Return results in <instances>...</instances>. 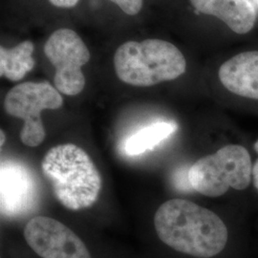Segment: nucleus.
<instances>
[{
	"label": "nucleus",
	"mask_w": 258,
	"mask_h": 258,
	"mask_svg": "<svg viewBox=\"0 0 258 258\" xmlns=\"http://www.w3.org/2000/svg\"><path fill=\"white\" fill-rule=\"evenodd\" d=\"M159 239L177 252L195 258H212L225 249L229 232L214 212L184 199L162 204L154 216Z\"/></svg>",
	"instance_id": "1"
},
{
	"label": "nucleus",
	"mask_w": 258,
	"mask_h": 258,
	"mask_svg": "<svg viewBox=\"0 0 258 258\" xmlns=\"http://www.w3.org/2000/svg\"><path fill=\"white\" fill-rule=\"evenodd\" d=\"M41 170L56 200L66 209L81 211L97 202L102 176L83 148L74 144L50 148L42 159Z\"/></svg>",
	"instance_id": "2"
},
{
	"label": "nucleus",
	"mask_w": 258,
	"mask_h": 258,
	"mask_svg": "<svg viewBox=\"0 0 258 258\" xmlns=\"http://www.w3.org/2000/svg\"><path fill=\"white\" fill-rule=\"evenodd\" d=\"M114 68L122 83L148 87L181 77L186 70V60L174 44L148 38L141 42L130 40L118 47Z\"/></svg>",
	"instance_id": "3"
},
{
	"label": "nucleus",
	"mask_w": 258,
	"mask_h": 258,
	"mask_svg": "<svg viewBox=\"0 0 258 258\" xmlns=\"http://www.w3.org/2000/svg\"><path fill=\"white\" fill-rule=\"evenodd\" d=\"M251 176L249 151L239 145H228L202 157L187 171L191 188L208 197H219L230 188L243 190L249 186Z\"/></svg>",
	"instance_id": "4"
},
{
	"label": "nucleus",
	"mask_w": 258,
	"mask_h": 258,
	"mask_svg": "<svg viewBox=\"0 0 258 258\" xmlns=\"http://www.w3.org/2000/svg\"><path fill=\"white\" fill-rule=\"evenodd\" d=\"M63 105L60 92L48 82H27L14 86L4 100L6 113L24 121L19 138L23 145L37 148L46 136L41 112L59 109Z\"/></svg>",
	"instance_id": "5"
},
{
	"label": "nucleus",
	"mask_w": 258,
	"mask_h": 258,
	"mask_svg": "<svg viewBox=\"0 0 258 258\" xmlns=\"http://www.w3.org/2000/svg\"><path fill=\"white\" fill-rule=\"evenodd\" d=\"M43 50L55 68V88L66 96L83 92L86 83L83 66L88 63L90 52L82 37L74 30L60 28L52 33Z\"/></svg>",
	"instance_id": "6"
},
{
	"label": "nucleus",
	"mask_w": 258,
	"mask_h": 258,
	"mask_svg": "<svg viewBox=\"0 0 258 258\" xmlns=\"http://www.w3.org/2000/svg\"><path fill=\"white\" fill-rule=\"evenodd\" d=\"M28 246L41 258H92L81 237L61 222L35 216L24 228Z\"/></svg>",
	"instance_id": "7"
},
{
	"label": "nucleus",
	"mask_w": 258,
	"mask_h": 258,
	"mask_svg": "<svg viewBox=\"0 0 258 258\" xmlns=\"http://www.w3.org/2000/svg\"><path fill=\"white\" fill-rule=\"evenodd\" d=\"M1 214L19 217L34 209L37 184L26 166L15 161H2L0 170Z\"/></svg>",
	"instance_id": "8"
},
{
	"label": "nucleus",
	"mask_w": 258,
	"mask_h": 258,
	"mask_svg": "<svg viewBox=\"0 0 258 258\" xmlns=\"http://www.w3.org/2000/svg\"><path fill=\"white\" fill-rule=\"evenodd\" d=\"M218 78L230 92L258 101V51L233 55L220 66Z\"/></svg>",
	"instance_id": "9"
},
{
	"label": "nucleus",
	"mask_w": 258,
	"mask_h": 258,
	"mask_svg": "<svg viewBox=\"0 0 258 258\" xmlns=\"http://www.w3.org/2000/svg\"><path fill=\"white\" fill-rule=\"evenodd\" d=\"M195 11L222 20L232 32L245 35L256 22V11L249 0H189Z\"/></svg>",
	"instance_id": "10"
},
{
	"label": "nucleus",
	"mask_w": 258,
	"mask_h": 258,
	"mask_svg": "<svg viewBox=\"0 0 258 258\" xmlns=\"http://www.w3.org/2000/svg\"><path fill=\"white\" fill-rule=\"evenodd\" d=\"M35 44L24 40L13 48L0 47V76L11 82H19L33 70Z\"/></svg>",
	"instance_id": "11"
},
{
	"label": "nucleus",
	"mask_w": 258,
	"mask_h": 258,
	"mask_svg": "<svg viewBox=\"0 0 258 258\" xmlns=\"http://www.w3.org/2000/svg\"><path fill=\"white\" fill-rule=\"evenodd\" d=\"M178 125L174 121H157L139 130L124 143V152L129 156H138L153 149L161 142L175 133Z\"/></svg>",
	"instance_id": "12"
},
{
	"label": "nucleus",
	"mask_w": 258,
	"mask_h": 258,
	"mask_svg": "<svg viewBox=\"0 0 258 258\" xmlns=\"http://www.w3.org/2000/svg\"><path fill=\"white\" fill-rule=\"evenodd\" d=\"M116 4L124 14L128 16H135L143 8V0H108Z\"/></svg>",
	"instance_id": "13"
},
{
	"label": "nucleus",
	"mask_w": 258,
	"mask_h": 258,
	"mask_svg": "<svg viewBox=\"0 0 258 258\" xmlns=\"http://www.w3.org/2000/svg\"><path fill=\"white\" fill-rule=\"evenodd\" d=\"M80 0H49V2L57 8H62V9H69L73 8Z\"/></svg>",
	"instance_id": "14"
},
{
	"label": "nucleus",
	"mask_w": 258,
	"mask_h": 258,
	"mask_svg": "<svg viewBox=\"0 0 258 258\" xmlns=\"http://www.w3.org/2000/svg\"><path fill=\"white\" fill-rule=\"evenodd\" d=\"M252 178H253L254 186L258 191V159L256 160L254 166H252Z\"/></svg>",
	"instance_id": "15"
},
{
	"label": "nucleus",
	"mask_w": 258,
	"mask_h": 258,
	"mask_svg": "<svg viewBox=\"0 0 258 258\" xmlns=\"http://www.w3.org/2000/svg\"><path fill=\"white\" fill-rule=\"evenodd\" d=\"M0 135H1V143H0V146H1V148L3 147V145H4V143H5V141H6V136H5V133H4V131L3 130H1L0 131Z\"/></svg>",
	"instance_id": "16"
},
{
	"label": "nucleus",
	"mask_w": 258,
	"mask_h": 258,
	"mask_svg": "<svg viewBox=\"0 0 258 258\" xmlns=\"http://www.w3.org/2000/svg\"><path fill=\"white\" fill-rule=\"evenodd\" d=\"M254 150L258 153V140L255 142V144H254Z\"/></svg>",
	"instance_id": "17"
}]
</instances>
